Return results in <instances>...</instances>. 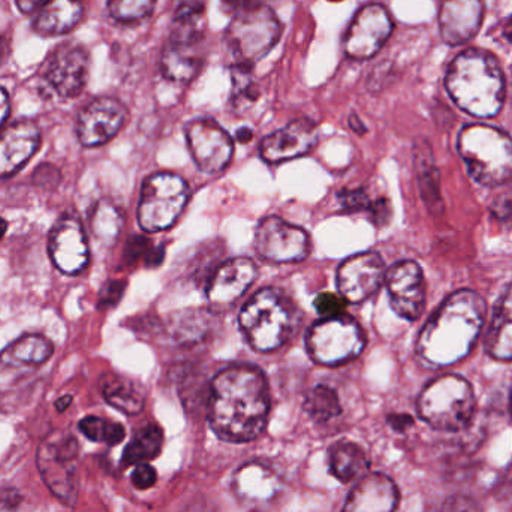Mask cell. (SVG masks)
<instances>
[{"label":"cell","mask_w":512,"mask_h":512,"mask_svg":"<svg viewBox=\"0 0 512 512\" xmlns=\"http://www.w3.org/2000/svg\"><path fill=\"white\" fill-rule=\"evenodd\" d=\"M231 80H233L234 105L240 107V105L254 104L258 99V90L252 75V66L234 65L231 68Z\"/></svg>","instance_id":"obj_37"},{"label":"cell","mask_w":512,"mask_h":512,"mask_svg":"<svg viewBox=\"0 0 512 512\" xmlns=\"http://www.w3.org/2000/svg\"><path fill=\"white\" fill-rule=\"evenodd\" d=\"M477 399L468 379L445 375L430 382L418 397L421 420L439 432H460L471 424Z\"/></svg>","instance_id":"obj_5"},{"label":"cell","mask_w":512,"mask_h":512,"mask_svg":"<svg viewBox=\"0 0 512 512\" xmlns=\"http://www.w3.org/2000/svg\"><path fill=\"white\" fill-rule=\"evenodd\" d=\"M255 249L259 256L276 264L304 261L310 252V239L306 231L270 216L256 227Z\"/></svg>","instance_id":"obj_13"},{"label":"cell","mask_w":512,"mask_h":512,"mask_svg":"<svg viewBox=\"0 0 512 512\" xmlns=\"http://www.w3.org/2000/svg\"><path fill=\"white\" fill-rule=\"evenodd\" d=\"M388 424L393 427L396 432H405L409 427L414 426V420L409 415L394 414L387 418Z\"/></svg>","instance_id":"obj_51"},{"label":"cell","mask_w":512,"mask_h":512,"mask_svg":"<svg viewBox=\"0 0 512 512\" xmlns=\"http://www.w3.org/2000/svg\"><path fill=\"white\" fill-rule=\"evenodd\" d=\"M391 32L393 20L385 6L369 3L352 18L343 39V50L351 59H370L384 47Z\"/></svg>","instance_id":"obj_11"},{"label":"cell","mask_w":512,"mask_h":512,"mask_svg":"<svg viewBox=\"0 0 512 512\" xmlns=\"http://www.w3.org/2000/svg\"><path fill=\"white\" fill-rule=\"evenodd\" d=\"M41 132L32 120H20L0 134V179L14 176L35 155Z\"/></svg>","instance_id":"obj_22"},{"label":"cell","mask_w":512,"mask_h":512,"mask_svg":"<svg viewBox=\"0 0 512 512\" xmlns=\"http://www.w3.org/2000/svg\"><path fill=\"white\" fill-rule=\"evenodd\" d=\"M511 412H512V394H511Z\"/></svg>","instance_id":"obj_62"},{"label":"cell","mask_w":512,"mask_h":512,"mask_svg":"<svg viewBox=\"0 0 512 512\" xmlns=\"http://www.w3.org/2000/svg\"><path fill=\"white\" fill-rule=\"evenodd\" d=\"M487 318L478 292L460 289L445 298L418 336L417 354L430 366L447 367L471 354Z\"/></svg>","instance_id":"obj_2"},{"label":"cell","mask_w":512,"mask_h":512,"mask_svg":"<svg viewBox=\"0 0 512 512\" xmlns=\"http://www.w3.org/2000/svg\"><path fill=\"white\" fill-rule=\"evenodd\" d=\"M316 143L318 131L315 123L309 119H297L265 137L259 147V153L265 162L276 164L307 155Z\"/></svg>","instance_id":"obj_21"},{"label":"cell","mask_w":512,"mask_h":512,"mask_svg":"<svg viewBox=\"0 0 512 512\" xmlns=\"http://www.w3.org/2000/svg\"><path fill=\"white\" fill-rule=\"evenodd\" d=\"M126 289V282L123 280H108L99 292V309H110L119 303Z\"/></svg>","instance_id":"obj_43"},{"label":"cell","mask_w":512,"mask_h":512,"mask_svg":"<svg viewBox=\"0 0 512 512\" xmlns=\"http://www.w3.org/2000/svg\"><path fill=\"white\" fill-rule=\"evenodd\" d=\"M125 259L128 264H135L140 259H144L147 265H153L156 262L159 264L162 259V252H156L152 248V243L146 237L135 236L129 240L128 246H126Z\"/></svg>","instance_id":"obj_40"},{"label":"cell","mask_w":512,"mask_h":512,"mask_svg":"<svg viewBox=\"0 0 512 512\" xmlns=\"http://www.w3.org/2000/svg\"><path fill=\"white\" fill-rule=\"evenodd\" d=\"M33 180H35L36 185L44 186V188L57 186L60 183V171H57L53 165H41L33 174Z\"/></svg>","instance_id":"obj_48"},{"label":"cell","mask_w":512,"mask_h":512,"mask_svg":"<svg viewBox=\"0 0 512 512\" xmlns=\"http://www.w3.org/2000/svg\"><path fill=\"white\" fill-rule=\"evenodd\" d=\"M89 65L86 48L68 42L50 54L45 63L44 78L57 95L75 98L86 87Z\"/></svg>","instance_id":"obj_14"},{"label":"cell","mask_w":512,"mask_h":512,"mask_svg":"<svg viewBox=\"0 0 512 512\" xmlns=\"http://www.w3.org/2000/svg\"><path fill=\"white\" fill-rule=\"evenodd\" d=\"M233 492L243 504L259 507L273 502L282 492V480L261 463L243 465L233 477Z\"/></svg>","instance_id":"obj_24"},{"label":"cell","mask_w":512,"mask_h":512,"mask_svg":"<svg viewBox=\"0 0 512 512\" xmlns=\"http://www.w3.org/2000/svg\"><path fill=\"white\" fill-rule=\"evenodd\" d=\"M294 313L279 289L256 292L240 313V327L249 345L259 352L279 349L291 336Z\"/></svg>","instance_id":"obj_6"},{"label":"cell","mask_w":512,"mask_h":512,"mask_svg":"<svg viewBox=\"0 0 512 512\" xmlns=\"http://www.w3.org/2000/svg\"><path fill=\"white\" fill-rule=\"evenodd\" d=\"M490 210H492L493 216L498 218L499 221L512 225V189L498 195L495 201H493Z\"/></svg>","instance_id":"obj_46"},{"label":"cell","mask_w":512,"mask_h":512,"mask_svg":"<svg viewBox=\"0 0 512 512\" xmlns=\"http://www.w3.org/2000/svg\"><path fill=\"white\" fill-rule=\"evenodd\" d=\"M448 95L460 110L480 119L498 116L505 102V77L498 59L484 50H466L445 77Z\"/></svg>","instance_id":"obj_3"},{"label":"cell","mask_w":512,"mask_h":512,"mask_svg":"<svg viewBox=\"0 0 512 512\" xmlns=\"http://www.w3.org/2000/svg\"><path fill=\"white\" fill-rule=\"evenodd\" d=\"M9 51H11V47H9L8 39L0 36V66L5 65L9 57Z\"/></svg>","instance_id":"obj_56"},{"label":"cell","mask_w":512,"mask_h":512,"mask_svg":"<svg viewBox=\"0 0 512 512\" xmlns=\"http://www.w3.org/2000/svg\"><path fill=\"white\" fill-rule=\"evenodd\" d=\"M414 165L417 173L418 189L421 198L433 216L444 213V200L441 192V176L436 167L432 146L427 140H418L414 147Z\"/></svg>","instance_id":"obj_25"},{"label":"cell","mask_w":512,"mask_h":512,"mask_svg":"<svg viewBox=\"0 0 512 512\" xmlns=\"http://www.w3.org/2000/svg\"><path fill=\"white\" fill-rule=\"evenodd\" d=\"M209 319L206 313L194 312L186 313L182 318L177 319L176 333L179 342L185 343L189 339H200L207 330H209Z\"/></svg>","instance_id":"obj_39"},{"label":"cell","mask_w":512,"mask_h":512,"mask_svg":"<svg viewBox=\"0 0 512 512\" xmlns=\"http://www.w3.org/2000/svg\"><path fill=\"white\" fill-rule=\"evenodd\" d=\"M484 0H441L439 30L442 41L451 47L465 45L480 32Z\"/></svg>","instance_id":"obj_19"},{"label":"cell","mask_w":512,"mask_h":512,"mask_svg":"<svg viewBox=\"0 0 512 512\" xmlns=\"http://www.w3.org/2000/svg\"><path fill=\"white\" fill-rule=\"evenodd\" d=\"M23 496L17 489H0V512H21Z\"/></svg>","instance_id":"obj_47"},{"label":"cell","mask_w":512,"mask_h":512,"mask_svg":"<svg viewBox=\"0 0 512 512\" xmlns=\"http://www.w3.org/2000/svg\"><path fill=\"white\" fill-rule=\"evenodd\" d=\"M484 345L495 360L512 361V285L505 288L493 307Z\"/></svg>","instance_id":"obj_26"},{"label":"cell","mask_w":512,"mask_h":512,"mask_svg":"<svg viewBox=\"0 0 512 512\" xmlns=\"http://www.w3.org/2000/svg\"><path fill=\"white\" fill-rule=\"evenodd\" d=\"M122 228V219L114 207H99L93 219V230L104 242L111 243L117 239Z\"/></svg>","instance_id":"obj_38"},{"label":"cell","mask_w":512,"mask_h":512,"mask_svg":"<svg viewBox=\"0 0 512 512\" xmlns=\"http://www.w3.org/2000/svg\"><path fill=\"white\" fill-rule=\"evenodd\" d=\"M156 0H108V11L119 23H138L152 14Z\"/></svg>","instance_id":"obj_36"},{"label":"cell","mask_w":512,"mask_h":512,"mask_svg":"<svg viewBox=\"0 0 512 512\" xmlns=\"http://www.w3.org/2000/svg\"><path fill=\"white\" fill-rule=\"evenodd\" d=\"M496 495L502 501H512V463L496 484Z\"/></svg>","instance_id":"obj_50"},{"label":"cell","mask_w":512,"mask_h":512,"mask_svg":"<svg viewBox=\"0 0 512 512\" xmlns=\"http://www.w3.org/2000/svg\"><path fill=\"white\" fill-rule=\"evenodd\" d=\"M349 126H351L352 131L357 132L358 135L366 134V126H364V123L361 122L357 114H352V116L349 117Z\"/></svg>","instance_id":"obj_55"},{"label":"cell","mask_w":512,"mask_h":512,"mask_svg":"<svg viewBox=\"0 0 512 512\" xmlns=\"http://www.w3.org/2000/svg\"><path fill=\"white\" fill-rule=\"evenodd\" d=\"M268 415L270 391L264 373L256 367H228L210 382L207 417L222 441H254L267 427Z\"/></svg>","instance_id":"obj_1"},{"label":"cell","mask_w":512,"mask_h":512,"mask_svg":"<svg viewBox=\"0 0 512 512\" xmlns=\"http://www.w3.org/2000/svg\"><path fill=\"white\" fill-rule=\"evenodd\" d=\"M80 432L86 436L87 439L93 442H104V444L119 445L125 439V427L113 421L104 420L99 417H86L78 424Z\"/></svg>","instance_id":"obj_35"},{"label":"cell","mask_w":512,"mask_h":512,"mask_svg":"<svg viewBox=\"0 0 512 512\" xmlns=\"http://www.w3.org/2000/svg\"><path fill=\"white\" fill-rule=\"evenodd\" d=\"M77 439L69 433H54L38 448L36 465L42 480L63 504L75 505L78 498Z\"/></svg>","instance_id":"obj_9"},{"label":"cell","mask_w":512,"mask_h":512,"mask_svg":"<svg viewBox=\"0 0 512 512\" xmlns=\"http://www.w3.org/2000/svg\"><path fill=\"white\" fill-rule=\"evenodd\" d=\"M399 489L384 474H367L346 499L342 512H396Z\"/></svg>","instance_id":"obj_23"},{"label":"cell","mask_w":512,"mask_h":512,"mask_svg":"<svg viewBox=\"0 0 512 512\" xmlns=\"http://www.w3.org/2000/svg\"><path fill=\"white\" fill-rule=\"evenodd\" d=\"M83 17L80 0H47L36 12L33 30L42 36L65 35L71 32Z\"/></svg>","instance_id":"obj_27"},{"label":"cell","mask_w":512,"mask_h":512,"mask_svg":"<svg viewBox=\"0 0 512 512\" xmlns=\"http://www.w3.org/2000/svg\"><path fill=\"white\" fill-rule=\"evenodd\" d=\"M204 12L203 0H182L174 12L170 41L200 44L204 36Z\"/></svg>","instance_id":"obj_31"},{"label":"cell","mask_w":512,"mask_h":512,"mask_svg":"<svg viewBox=\"0 0 512 512\" xmlns=\"http://www.w3.org/2000/svg\"><path fill=\"white\" fill-rule=\"evenodd\" d=\"M72 403V396H63L60 397L56 402V409L59 412L66 411L69 408V405Z\"/></svg>","instance_id":"obj_58"},{"label":"cell","mask_w":512,"mask_h":512,"mask_svg":"<svg viewBox=\"0 0 512 512\" xmlns=\"http://www.w3.org/2000/svg\"><path fill=\"white\" fill-rule=\"evenodd\" d=\"M48 252L57 270L78 274L89 262V245L83 225L74 215H65L56 222L48 239Z\"/></svg>","instance_id":"obj_18"},{"label":"cell","mask_w":512,"mask_h":512,"mask_svg":"<svg viewBox=\"0 0 512 512\" xmlns=\"http://www.w3.org/2000/svg\"><path fill=\"white\" fill-rule=\"evenodd\" d=\"M385 283L394 312L406 321H417L426 309V282L420 265L397 262L385 274Z\"/></svg>","instance_id":"obj_15"},{"label":"cell","mask_w":512,"mask_h":512,"mask_svg":"<svg viewBox=\"0 0 512 512\" xmlns=\"http://www.w3.org/2000/svg\"><path fill=\"white\" fill-rule=\"evenodd\" d=\"M47 0H15L17 8L20 9L23 14H32V12H38L39 9L44 6Z\"/></svg>","instance_id":"obj_52"},{"label":"cell","mask_w":512,"mask_h":512,"mask_svg":"<svg viewBox=\"0 0 512 512\" xmlns=\"http://www.w3.org/2000/svg\"><path fill=\"white\" fill-rule=\"evenodd\" d=\"M282 24L273 9L265 5H249L234 14L225 44L236 59V65L254 66L279 42Z\"/></svg>","instance_id":"obj_7"},{"label":"cell","mask_w":512,"mask_h":512,"mask_svg":"<svg viewBox=\"0 0 512 512\" xmlns=\"http://www.w3.org/2000/svg\"><path fill=\"white\" fill-rule=\"evenodd\" d=\"M236 137L240 143H249L254 138V132L249 128H242L237 131Z\"/></svg>","instance_id":"obj_57"},{"label":"cell","mask_w":512,"mask_h":512,"mask_svg":"<svg viewBox=\"0 0 512 512\" xmlns=\"http://www.w3.org/2000/svg\"><path fill=\"white\" fill-rule=\"evenodd\" d=\"M304 412L316 423H328L342 414L339 396L327 385H316L304 397Z\"/></svg>","instance_id":"obj_34"},{"label":"cell","mask_w":512,"mask_h":512,"mask_svg":"<svg viewBox=\"0 0 512 512\" xmlns=\"http://www.w3.org/2000/svg\"><path fill=\"white\" fill-rule=\"evenodd\" d=\"M346 303L348 301L342 297V295L330 294V292H324V294L318 295L315 300V309L319 315L324 318H334V316L343 315L346 309Z\"/></svg>","instance_id":"obj_41"},{"label":"cell","mask_w":512,"mask_h":512,"mask_svg":"<svg viewBox=\"0 0 512 512\" xmlns=\"http://www.w3.org/2000/svg\"><path fill=\"white\" fill-rule=\"evenodd\" d=\"M189 150L198 170L204 174L222 173L234 155L233 138L212 119H198L185 129Z\"/></svg>","instance_id":"obj_12"},{"label":"cell","mask_w":512,"mask_h":512,"mask_svg":"<svg viewBox=\"0 0 512 512\" xmlns=\"http://www.w3.org/2000/svg\"><path fill=\"white\" fill-rule=\"evenodd\" d=\"M200 44L170 41L161 56V72L173 83L188 84L200 74L204 59L198 51Z\"/></svg>","instance_id":"obj_28"},{"label":"cell","mask_w":512,"mask_h":512,"mask_svg":"<svg viewBox=\"0 0 512 512\" xmlns=\"http://www.w3.org/2000/svg\"><path fill=\"white\" fill-rule=\"evenodd\" d=\"M457 150L478 185L498 188L512 179V140L505 132L487 125L465 126Z\"/></svg>","instance_id":"obj_4"},{"label":"cell","mask_w":512,"mask_h":512,"mask_svg":"<svg viewBox=\"0 0 512 512\" xmlns=\"http://www.w3.org/2000/svg\"><path fill=\"white\" fill-rule=\"evenodd\" d=\"M131 480L135 489L149 490L152 489L156 481H158V474H156L155 468L150 466L149 463H143V465H138L137 468L134 469Z\"/></svg>","instance_id":"obj_45"},{"label":"cell","mask_w":512,"mask_h":512,"mask_svg":"<svg viewBox=\"0 0 512 512\" xmlns=\"http://www.w3.org/2000/svg\"><path fill=\"white\" fill-rule=\"evenodd\" d=\"M251 0H221L222 8L225 9V12H231V14H237V12L242 11L246 6L251 5Z\"/></svg>","instance_id":"obj_53"},{"label":"cell","mask_w":512,"mask_h":512,"mask_svg":"<svg viewBox=\"0 0 512 512\" xmlns=\"http://www.w3.org/2000/svg\"><path fill=\"white\" fill-rule=\"evenodd\" d=\"M328 465L331 475L346 484L369 474L370 459L355 442H336L328 451Z\"/></svg>","instance_id":"obj_29"},{"label":"cell","mask_w":512,"mask_h":512,"mask_svg":"<svg viewBox=\"0 0 512 512\" xmlns=\"http://www.w3.org/2000/svg\"><path fill=\"white\" fill-rule=\"evenodd\" d=\"M53 343L39 334H26L6 346L0 363L6 367L41 366L53 355Z\"/></svg>","instance_id":"obj_30"},{"label":"cell","mask_w":512,"mask_h":512,"mask_svg":"<svg viewBox=\"0 0 512 512\" xmlns=\"http://www.w3.org/2000/svg\"><path fill=\"white\" fill-rule=\"evenodd\" d=\"M256 274L255 262L252 259L239 256L228 259L216 268L207 286V298L216 309H224L236 303L254 283Z\"/></svg>","instance_id":"obj_20"},{"label":"cell","mask_w":512,"mask_h":512,"mask_svg":"<svg viewBox=\"0 0 512 512\" xmlns=\"http://www.w3.org/2000/svg\"><path fill=\"white\" fill-rule=\"evenodd\" d=\"M164 445V432L156 424H147L135 433L128 447L123 451L122 466L143 465L156 459Z\"/></svg>","instance_id":"obj_33"},{"label":"cell","mask_w":512,"mask_h":512,"mask_svg":"<svg viewBox=\"0 0 512 512\" xmlns=\"http://www.w3.org/2000/svg\"><path fill=\"white\" fill-rule=\"evenodd\" d=\"M330 2H340V0H330Z\"/></svg>","instance_id":"obj_61"},{"label":"cell","mask_w":512,"mask_h":512,"mask_svg":"<svg viewBox=\"0 0 512 512\" xmlns=\"http://www.w3.org/2000/svg\"><path fill=\"white\" fill-rule=\"evenodd\" d=\"M6 230H8V224H6V222L0 218V240H2L3 236H5Z\"/></svg>","instance_id":"obj_60"},{"label":"cell","mask_w":512,"mask_h":512,"mask_svg":"<svg viewBox=\"0 0 512 512\" xmlns=\"http://www.w3.org/2000/svg\"><path fill=\"white\" fill-rule=\"evenodd\" d=\"M384 259L375 252H366L345 259L337 270L340 295L348 303L357 304L372 297L385 282Z\"/></svg>","instance_id":"obj_16"},{"label":"cell","mask_w":512,"mask_h":512,"mask_svg":"<svg viewBox=\"0 0 512 512\" xmlns=\"http://www.w3.org/2000/svg\"><path fill=\"white\" fill-rule=\"evenodd\" d=\"M504 36L508 41L512 42V17L507 21V24H505Z\"/></svg>","instance_id":"obj_59"},{"label":"cell","mask_w":512,"mask_h":512,"mask_svg":"<svg viewBox=\"0 0 512 512\" xmlns=\"http://www.w3.org/2000/svg\"><path fill=\"white\" fill-rule=\"evenodd\" d=\"M188 201L189 186L182 177L153 174L141 189L138 224L146 233L168 230L176 224Z\"/></svg>","instance_id":"obj_8"},{"label":"cell","mask_w":512,"mask_h":512,"mask_svg":"<svg viewBox=\"0 0 512 512\" xmlns=\"http://www.w3.org/2000/svg\"><path fill=\"white\" fill-rule=\"evenodd\" d=\"M369 212L375 224L385 225L387 222H390L391 206L384 198L375 201V203H370Z\"/></svg>","instance_id":"obj_49"},{"label":"cell","mask_w":512,"mask_h":512,"mask_svg":"<svg viewBox=\"0 0 512 512\" xmlns=\"http://www.w3.org/2000/svg\"><path fill=\"white\" fill-rule=\"evenodd\" d=\"M102 394L108 405L126 415L140 414L146 402L143 390L135 382L120 376L105 378L102 382Z\"/></svg>","instance_id":"obj_32"},{"label":"cell","mask_w":512,"mask_h":512,"mask_svg":"<svg viewBox=\"0 0 512 512\" xmlns=\"http://www.w3.org/2000/svg\"><path fill=\"white\" fill-rule=\"evenodd\" d=\"M126 119L122 102L108 96L93 99L81 110L77 135L84 147H98L116 137Z\"/></svg>","instance_id":"obj_17"},{"label":"cell","mask_w":512,"mask_h":512,"mask_svg":"<svg viewBox=\"0 0 512 512\" xmlns=\"http://www.w3.org/2000/svg\"><path fill=\"white\" fill-rule=\"evenodd\" d=\"M339 200L343 209L352 213L369 210L370 203H372L364 189H348V191L340 192Z\"/></svg>","instance_id":"obj_42"},{"label":"cell","mask_w":512,"mask_h":512,"mask_svg":"<svg viewBox=\"0 0 512 512\" xmlns=\"http://www.w3.org/2000/svg\"><path fill=\"white\" fill-rule=\"evenodd\" d=\"M306 343L313 361L337 366L358 357L366 346V337L355 319L340 315L313 325Z\"/></svg>","instance_id":"obj_10"},{"label":"cell","mask_w":512,"mask_h":512,"mask_svg":"<svg viewBox=\"0 0 512 512\" xmlns=\"http://www.w3.org/2000/svg\"><path fill=\"white\" fill-rule=\"evenodd\" d=\"M439 512H483L480 505L472 498L454 495L442 502Z\"/></svg>","instance_id":"obj_44"},{"label":"cell","mask_w":512,"mask_h":512,"mask_svg":"<svg viewBox=\"0 0 512 512\" xmlns=\"http://www.w3.org/2000/svg\"><path fill=\"white\" fill-rule=\"evenodd\" d=\"M9 114V98L8 93L0 87V126L5 122Z\"/></svg>","instance_id":"obj_54"}]
</instances>
